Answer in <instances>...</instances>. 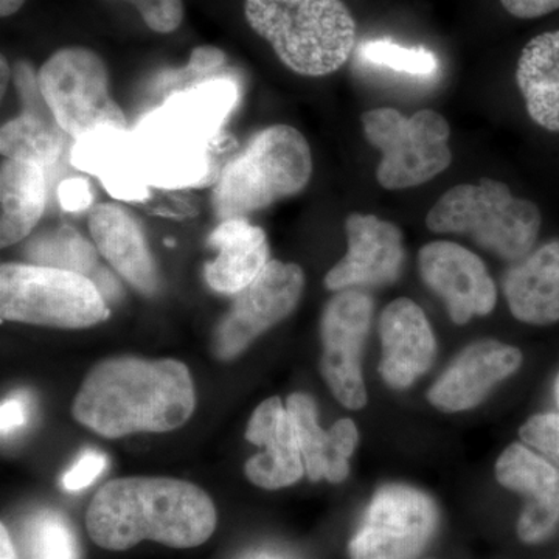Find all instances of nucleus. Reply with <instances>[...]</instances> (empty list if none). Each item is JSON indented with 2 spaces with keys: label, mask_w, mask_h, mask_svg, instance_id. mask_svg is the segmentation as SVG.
Segmentation results:
<instances>
[{
  "label": "nucleus",
  "mask_w": 559,
  "mask_h": 559,
  "mask_svg": "<svg viewBox=\"0 0 559 559\" xmlns=\"http://www.w3.org/2000/svg\"><path fill=\"white\" fill-rule=\"evenodd\" d=\"M496 479L511 491L528 496L518 521V535L527 544L550 538L559 525V471L550 460L524 444H510L496 463Z\"/></svg>",
  "instance_id": "nucleus-15"
},
{
  "label": "nucleus",
  "mask_w": 559,
  "mask_h": 559,
  "mask_svg": "<svg viewBox=\"0 0 559 559\" xmlns=\"http://www.w3.org/2000/svg\"><path fill=\"white\" fill-rule=\"evenodd\" d=\"M503 294L514 318L532 325L559 322V240L532 250L503 277Z\"/></svg>",
  "instance_id": "nucleus-23"
},
{
  "label": "nucleus",
  "mask_w": 559,
  "mask_h": 559,
  "mask_svg": "<svg viewBox=\"0 0 559 559\" xmlns=\"http://www.w3.org/2000/svg\"><path fill=\"white\" fill-rule=\"evenodd\" d=\"M47 204L44 168L5 159L0 168V245L10 248L35 229Z\"/></svg>",
  "instance_id": "nucleus-24"
},
{
  "label": "nucleus",
  "mask_w": 559,
  "mask_h": 559,
  "mask_svg": "<svg viewBox=\"0 0 559 559\" xmlns=\"http://www.w3.org/2000/svg\"><path fill=\"white\" fill-rule=\"evenodd\" d=\"M500 3L511 16L520 20H535L559 10V0H500Z\"/></svg>",
  "instance_id": "nucleus-35"
},
{
  "label": "nucleus",
  "mask_w": 559,
  "mask_h": 559,
  "mask_svg": "<svg viewBox=\"0 0 559 559\" xmlns=\"http://www.w3.org/2000/svg\"><path fill=\"white\" fill-rule=\"evenodd\" d=\"M288 409L299 437L305 473L312 481L341 484L348 477V459L355 452L359 433L353 419H340L330 430L319 426L314 400L307 393H293Z\"/></svg>",
  "instance_id": "nucleus-20"
},
{
  "label": "nucleus",
  "mask_w": 559,
  "mask_h": 559,
  "mask_svg": "<svg viewBox=\"0 0 559 559\" xmlns=\"http://www.w3.org/2000/svg\"><path fill=\"white\" fill-rule=\"evenodd\" d=\"M38 80L51 116L75 142L105 128L127 131V117L110 94L108 68L94 50L55 51L39 69Z\"/></svg>",
  "instance_id": "nucleus-8"
},
{
  "label": "nucleus",
  "mask_w": 559,
  "mask_h": 559,
  "mask_svg": "<svg viewBox=\"0 0 559 559\" xmlns=\"http://www.w3.org/2000/svg\"><path fill=\"white\" fill-rule=\"evenodd\" d=\"M555 400H557V404L559 406V373H558V377H557V381H555Z\"/></svg>",
  "instance_id": "nucleus-41"
},
{
  "label": "nucleus",
  "mask_w": 559,
  "mask_h": 559,
  "mask_svg": "<svg viewBox=\"0 0 559 559\" xmlns=\"http://www.w3.org/2000/svg\"><path fill=\"white\" fill-rule=\"evenodd\" d=\"M437 525L432 499L407 485H385L374 492L362 524L348 544L352 559H415Z\"/></svg>",
  "instance_id": "nucleus-9"
},
{
  "label": "nucleus",
  "mask_w": 559,
  "mask_h": 559,
  "mask_svg": "<svg viewBox=\"0 0 559 559\" xmlns=\"http://www.w3.org/2000/svg\"><path fill=\"white\" fill-rule=\"evenodd\" d=\"M24 253L32 264L79 272L90 278L98 264L94 246L68 226L36 235L25 246Z\"/></svg>",
  "instance_id": "nucleus-27"
},
{
  "label": "nucleus",
  "mask_w": 559,
  "mask_h": 559,
  "mask_svg": "<svg viewBox=\"0 0 559 559\" xmlns=\"http://www.w3.org/2000/svg\"><path fill=\"white\" fill-rule=\"evenodd\" d=\"M108 466V459L102 452L86 451L75 465L72 466L62 477V485L69 491H80L90 487L100 477L103 471Z\"/></svg>",
  "instance_id": "nucleus-33"
},
{
  "label": "nucleus",
  "mask_w": 559,
  "mask_h": 559,
  "mask_svg": "<svg viewBox=\"0 0 559 559\" xmlns=\"http://www.w3.org/2000/svg\"><path fill=\"white\" fill-rule=\"evenodd\" d=\"M311 175V148L305 135L289 124L266 128L221 173L213 191L216 216L221 221L248 218L300 193Z\"/></svg>",
  "instance_id": "nucleus-4"
},
{
  "label": "nucleus",
  "mask_w": 559,
  "mask_h": 559,
  "mask_svg": "<svg viewBox=\"0 0 559 559\" xmlns=\"http://www.w3.org/2000/svg\"><path fill=\"white\" fill-rule=\"evenodd\" d=\"M237 100V92L229 81L218 80L202 84L190 94L170 103L173 109L190 121L204 138H212L218 131L224 117Z\"/></svg>",
  "instance_id": "nucleus-28"
},
{
  "label": "nucleus",
  "mask_w": 559,
  "mask_h": 559,
  "mask_svg": "<svg viewBox=\"0 0 559 559\" xmlns=\"http://www.w3.org/2000/svg\"><path fill=\"white\" fill-rule=\"evenodd\" d=\"M0 66H2V83H0V91H2L3 95L5 94L7 87H9L10 76L13 75V73H11L9 62H7L5 58L2 57Z\"/></svg>",
  "instance_id": "nucleus-40"
},
{
  "label": "nucleus",
  "mask_w": 559,
  "mask_h": 559,
  "mask_svg": "<svg viewBox=\"0 0 559 559\" xmlns=\"http://www.w3.org/2000/svg\"><path fill=\"white\" fill-rule=\"evenodd\" d=\"M132 139L148 186L189 187L207 171V138L168 105L142 123Z\"/></svg>",
  "instance_id": "nucleus-12"
},
{
  "label": "nucleus",
  "mask_w": 559,
  "mask_h": 559,
  "mask_svg": "<svg viewBox=\"0 0 559 559\" xmlns=\"http://www.w3.org/2000/svg\"><path fill=\"white\" fill-rule=\"evenodd\" d=\"M362 127L381 153L377 179L385 190L423 186L451 165L450 124L436 110H418L412 117L392 108L367 110Z\"/></svg>",
  "instance_id": "nucleus-7"
},
{
  "label": "nucleus",
  "mask_w": 559,
  "mask_h": 559,
  "mask_svg": "<svg viewBox=\"0 0 559 559\" xmlns=\"http://www.w3.org/2000/svg\"><path fill=\"white\" fill-rule=\"evenodd\" d=\"M0 559H17L16 550L11 543L9 530L2 524L0 527Z\"/></svg>",
  "instance_id": "nucleus-38"
},
{
  "label": "nucleus",
  "mask_w": 559,
  "mask_h": 559,
  "mask_svg": "<svg viewBox=\"0 0 559 559\" xmlns=\"http://www.w3.org/2000/svg\"><path fill=\"white\" fill-rule=\"evenodd\" d=\"M359 57L367 64L378 66L415 76V79H430L439 72V60L432 51L421 47H404L388 39L369 40L359 49Z\"/></svg>",
  "instance_id": "nucleus-29"
},
{
  "label": "nucleus",
  "mask_w": 559,
  "mask_h": 559,
  "mask_svg": "<svg viewBox=\"0 0 559 559\" xmlns=\"http://www.w3.org/2000/svg\"><path fill=\"white\" fill-rule=\"evenodd\" d=\"M72 164L97 176L110 197L142 201L148 197V182L140 165L134 139L127 131L105 128L76 140Z\"/></svg>",
  "instance_id": "nucleus-22"
},
{
  "label": "nucleus",
  "mask_w": 559,
  "mask_h": 559,
  "mask_svg": "<svg viewBox=\"0 0 559 559\" xmlns=\"http://www.w3.org/2000/svg\"><path fill=\"white\" fill-rule=\"evenodd\" d=\"M123 2L132 3L151 31L162 35L178 31L182 24V0H123Z\"/></svg>",
  "instance_id": "nucleus-32"
},
{
  "label": "nucleus",
  "mask_w": 559,
  "mask_h": 559,
  "mask_svg": "<svg viewBox=\"0 0 559 559\" xmlns=\"http://www.w3.org/2000/svg\"><path fill=\"white\" fill-rule=\"evenodd\" d=\"M418 266L423 282L447 304L452 322L463 325L495 310V282L471 250L451 241L429 242L419 250Z\"/></svg>",
  "instance_id": "nucleus-13"
},
{
  "label": "nucleus",
  "mask_w": 559,
  "mask_h": 559,
  "mask_svg": "<svg viewBox=\"0 0 559 559\" xmlns=\"http://www.w3.org/2000/svg\"><path fill=\"white\" fill-rule=\"evenodd\" d=\"M516 81L532 120L559 132V31L530 40L518 61Z\"/></svg>",
  "instance_id": "nucleus-25"
},
{
  "label": "nucleus",
  "mask_w": 559,
  "mask_h": 559,
  "mask_svg": "<svg viewBox=\"0 0 559 559\" xmlns=\"http://www.w3.org/2000/svg\"><path fill=\"white\" fill-rule=\"evenodd\" d=\"M27 403L22 396H11V399L3 401L2 409H0L2 436H10L14 430L22 428L27 423Z\"/></svg>",
  "instance_id": "nucleus-36"
},
{
  "label": "nucleus",
  "mask_w": 559,
  "mask_h": 559,
  "mask_svg": "<svg viewBox=\"0 0 559 559\" xmlns=\"http://www.w3.org/2000/svg\"><path fill=\"white\" fill-rule=\"evenodd\" d=\"M215 503L204 489L170 477L110 480L91 500L86 527L102 549L123 551L142 540L191 549L216 528Z\"/></svg>",
  "instance_id": "nucleus-2"
},
{
  "label": "nucleus",
  "mask_w": 559,
  "mask_h": 559,
  "mask_svg": "<svg viewBox=\"0 0 559 559\" xmlns=\"http://www.w3.org/2000/svg\"><path fill=\"white\" fill-rule=\"evenodd\" d=\"M348 252L325 277L330 290L381 286L395 282L404 264L403 234L395 224L352 213L345 219Z\"/></svg>",
  "instance_id": "nucleus-14"
},
{
  "label": "nucleus",
  "mask_w": 559,
  "mask_h": 559,
  "mask_svg": "<svg viewBox=\"0 0 559 559\" xmlns=\"http://www.w3.org/2000/svg\"><path fill=\"white\" fill-rule=\"evenodd\" d=\"M246 440L264 448L245 466L246 476L257 487L286 488L304 476V455L296 426L277 396L263 401L253 412L246 429Z\"/></svg>",
  "instance_id": "nucleus-18"
},
{
  "label": "nucleus",
  "mask_w": 559,
  "mask_h": 559,
  "mask_svg": "<svg viewBox=\"0 0 559 559\" xmlns=\"http://www.w3.org/2000/svg\"><path fill=\"white\" fill-rule=\"evenodd\" d=\"M197 393L186 364L134 356L102 360L72 404L80 425L105 439L168 432L189 421Z\"/></svg>",
  "instance_id": "nucleus-1"
},
{
  "label": "nucleus",
  "mask_w": 559,
  "mask_h": 559,
  "mask_svg": "<svg viewBox=\"0 0 559 559\" xmlns=\"http://www.w3.org/2000/svg\"><path fill=\"white\" fill-rule=\"evenodd\" d=\"M90 230L98 252L117 274L142 294H153L157 280L145 234L128 210L106 202L91 209Z\"/></svg>",
  "instance_id": "nucleus-19"
},
{
  "label": "nucleus",
  "mask_w": 559,
  "mask_h": 559,
  "mask_svg": "<svg viewBox=\"0 0 559 559\" xmlns=\"http://www.w3.org/2000/svg\"><path fill=\"white\" fill-rule=\"evenodd\" d=\"M245 14L278 60L299 75H330L355 50L356 22L342 0H246Z\"/></svg>",
  "instance_id": "nucleus-3"
},
{
  "label": "nucleus",
  "mask_w": 559,
  "mask_h": 559,
  "mask_svg": "<svg viewBox=\"0 0 559 559\" xmlns=\"http://www.w3.org/2000/svg\"><path fill=\"white\" fill-rule=\"evenodd\" d=\"M380 373L392 389H407L436 358V337L421 308L411 299L389 304L380 319Z\"/></svg>",
  "instance_id": "nucleus-17"
},
{
  "label": "nucleus",
  "mask_w": 559,
  "mask_h": 559,
  "mask_svg": "<svg viewBox=\"0 0 559 559\" xmlns=\"http://www.w3.org/2000/svg\"><path fill=\"white\" fill-rule=\"evenodd\" d=\"M304 288L300 266L271 260L259 277L235 294L229 312L216 329L215 355L223 360L237 358L250 342L288 318L299 304Z\"/></svg>",
  "instance_id": "nucleus-10"
},
{
  "label": "nucleus",
  "mask_w": 559,
  "mask_h": 559,
  "mask_svg": "<svg viewBox=\"0 0 559 559\" xmlns=\"http://www.w3.org/2000/svg\"><path fill=\"white\" fill-rule=\"evenodd\" d=\"M539 209L511 194L499 180L480 179L448 190L426 216L436 234H466L500 259L520 261L532 252L540 230Z\"/></svg>",
  "instance_id": "nucleus-5"
},
{
  "label": "nucleus",
  "mask_w": 559,
  "mask_h": 559,
  "mask_svg": "<svg viewBox=\"0 0 559 559\" xmlns=\"http://www.w3.org/2000/svg\"><path fill=\"white\" fill-rule=\"evenodd\" d=\"M69 135L61 130L49 106H22L20 116L3 123L0 153L5 159L53 167L64 154Z\"/></svg>",
  "instance_id": "nucleus-26"
},
{
  "label": "nucleus",
  "mask_w": 559,
  "mask_h": 559,
  "mask_svg": "<svg viewBox=\"0 0 559 559\" xmlns=\"http://www.w3.org/2000/svg\"><path fill=\"white\" fill-rule=\"evenodd\" d=\"M61 207L68 212H79V210L91 207L92 191L87 180L81 178L66 179L61 182L60 190Z\"/></svg>",
  "instance_id": "nucleus-34"
},
{
  "label": "nucleus",
  "mask_w": 559,
  "mask_h": 559,
  "mask_svg": "<svg viewBox=\"0 0 559 559\" xmlns=\"http://www.w3.org/2000/svg\"><path fill=\"white\" fill-rule=\"evenodd\" d=\"M31 559H80L79 540L64 516L43 511L28 527Z\"/></svg>",
  "instance_id": "nucleus-30"
},
{
  "label": "nucleus",
  "mask_w": 559,
  "mask_h": 559,
  "mask_svg": "<svg viewBox=\"0 0 559 559\" xmlns=\"http://www.w3.org/2000/svg\"><path fill=\"white\" fill-rule=\"evenodd\" d=\"M0 316L3 322L83 330L108 320L109 308L94 280L79 272L3 263Z\"/></svg>",
  "instance_id": "nucleus-6"
},
{
  "label": "nucleus",
  "mask_w": 559,
  "mask_h": 559,
  "mask_svg": "<svg viewBox=\"0 0 559 559\" xmlns=\"http://www.w3.org/2000/svg\"><path fill=\"white\" fill-rule=\"evenodd\" d=\"M207 245L218 253L204 267L205 282L216 293L235 296L271 261L266 234L246 218L221 221Z\"/></svg>",
  "instance_id": "nucleus-21"
},
{
  "label": "nucleus",
  "mask_w": 559,
  "mask_h": 559,
  "mask_svg": "<svg viewBox=\"0 0 559 559\" xmlns=\"http://www.w3.org/2000/svg\"><path fill=\"white\" fill-rule=\"evenodd\" d=\"M522 364L520 349L496 341H480L463 349L429 390L432 406L444 412L473 409L498 382Z\"/></svg>",
  "instance_id": "nucleus-16"
},
{
  "label": "nucleus",
  "mask_w": 559,
  "mask_h": 559,
  "mask_svg": "<svg viewBox=\"0 0 559 559\" xmlns=\"http://www.w3.org/2000/svg\"><path fill=\"white\" fill-rule=\"evenodd\" d=\"M521 439L559 466V414H538L520 430Z\"/></svg>",
  "instance_id": "nucleus-31"
},
{
  "label": "nucleus",
  "mask_w": 559,
  "mask_h": 559,
  "mask_svg": "<svg viewBox=\"0 0 559 559\" xmlns=\"http://www.w3.org/2000/svg\"><path fill=\"white\" fill-rule=\"evenodd\" d=\"M25 0H0V16L9 17L17 13L24 5Z\"/></svg>",
  "instance_id": "nucleus-39"
},
{
  "label": "nucleus",
  "mask_w": 559,
  "mask_h": 559,
  "mask_svg": "<svg viewBox=\"0 0 559 559\" xmlns=\"http://www.w3.org/2000/svg\"><path fill=\"white\" fill-rule=\"evenodd\" d=\"M373 300L362 290L344 289L326 304L320 322V371L331 392L348 409L367 404L360 353L369 333Z\"/></svg>",
  "instance_id": "nucleus-11"
},
{
  "label": "nucleus",
  "mask_w": 559,
  "mask_h": 559,
  "mask_svg": "<svg viewBox=\"0 0 559 559\" xmlns=\"http://www.w3.org/2000/svg\"><path fill=\"white\" fill-rule=\"evenodd\" d=\"M226 61V55L216 47H197L191 53L190 70L194 73H207L210 70L221 68Z\"/></svg>",
  "instance_id": "nucleus-37"
}]
</instances>
